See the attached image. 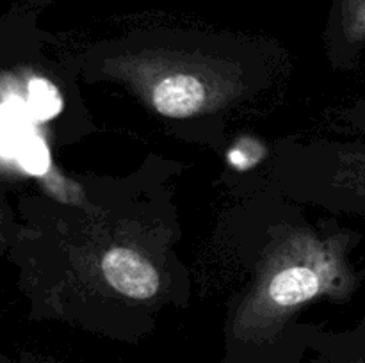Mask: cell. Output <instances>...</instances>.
<instances>
[{
  "instance_id": "cell-1",
  "label": "cell",
  "mask_w": 365,
  "mask_h": 363,
  "mask_svg": "<svg viewBox=\"0 0 365 363\" xmlns=\"http://www.w3.org/2000/svg\"><path fill=\"white\" fill-rule=\"evenodd\" d=\"M107 283L120 294L132 299H148L159 290V273L155 267L132 249H110L102 260Z\"/></svg>"
},
{
  "instance_id": "cell-2",
  "label": "cell",
  "mask_w": 365,
  "mask_h": 363,
  "mask_svg": "<svg viewBox=\"0 0 365 363\" xmlns=\"http://www.w3.org/2000/svg\"><path fill=\"white\" fill-rule=\"evenodd\" d=\"M205 102V88L192 75H171L153 89L157 112L168 117H187L198 112Z\"/></svg>"
},
{
  "instance_id": "cell-3",
  "label": "cell",
  "mask_w": 365,
  "mask_h": 363,
  "mask_svg": "<svg viewBox=\"0 0 365 363\" xmlns=\"http://www.w3.org/2000/svg\"><path fill=\"white\" fill-rule=\"evenodd\" d=\"M319 292V278L307 267H291L273 278L269 295L280 306H294L309 301Z\"/></svg>"
},
{
  "instance_id": "cell-4",
  "label": "cell",
  "mask_w": 365,
  "mask_h": 363,
  "mask_svg": "<svg viewBox=\"0 0 365 363\" xmlns=\"http://www.w3.org/2000/svg\"><path fill=\"white\" fill-rule=\"evenodd\" d=\"M31 114L27 105L18 100L4 103L0 107V153L16 155L31 132Z\"/></svg>"
},
{
  "instance_id": "cell-5",
  "label": "cell",
  "mask_w": 365,
  "mask_h": 363,
  "mask_svg": "<svg viewBox=\"0 0 365 363\" xmlns=\"http://www.w3.org/2000/svg\"><path fill=\"white\" fill-rule=\"evenodd\" d=\"M25 105L34 120L46 121L61 112L63 98H61L59 89L52 82H48L46 78H32L29 84V96Z\"/></svg>"
},
{
  "instance_id": "cell-6",
  "label": "cell",
  "mask_w": 365,
  "mask_h": 363,
  "mask_svg": "<svg viewBox=\"0 0 365 363\" xmlns=\"http://www.w3.org/2000/svg\"><path fill=\"white\" fill-rule=\"evenodd\" d=\"M16 157L20 166L24 167L29 174L41 177V174H45L50 167L48 148H46V144L43 142V139H39L38 135L34 134H31L25 139L24 144L18 149Z\"/></svg>"
},
{
  "instance_id": "cell-7",
  "label": "cell",
  "mask_w": 365,
  "mask_h": 363,
  "mask_svg": "<svg viewBox=\"0 0 365 363\" xmlns=\"http://www.w3.org/2000/svg\"><path fill=\"white\" fill-rule=\"evenodd\" d=\"M266 149L259 141L250 137H242L235 142L228 152V162L237 171H248L262 160Z\"/></svg>"
},
{
  "instance_id": "cell-8",
  "label": "cell",
  "mask_w": 365,
  "mask_h": 363,
  "mask_svg": "<svg viewBox=\"0 0 365 363\" xmlns=\"http://www.w3.org/2000/svg\"><path fill=\"white\" fill-rule=\"evenodd\" d=\"M346 21L353 38H365V0H346Z\"/></svg>"
}]
</instances>
